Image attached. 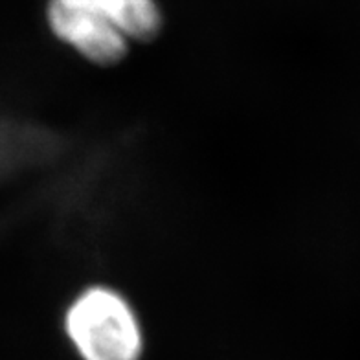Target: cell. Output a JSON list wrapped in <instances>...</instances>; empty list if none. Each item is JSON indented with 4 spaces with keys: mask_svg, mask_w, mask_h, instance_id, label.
<instances>
[{
    "mask_svg": "<svg viewBox=\"0 0 360 360\" xmlns=\"http://www.w3.org/2000/svg\"><path fill=\"white\" fill-rule=\"evenodd\" d=\"M65 335L81 360H140L143 329L124 294L107 285L81 290L65 311Z\"/></svg>",
    "mask_w": 360,
    "mask_h": 360,
    "instance_id": "1",
    "label": "cell"
},
{
    "mask_svg": "<svg viewBox=\"0 0 360 360\" xmlns=\"http://www.w3.org/2000/svg\"><path fill=\"white\" fill-rule=\"evenodd\" d=\"M131 41L149 43L160 34L162 13L155 0H86Z\"/></svg>",
    "mask_w": 360,
    "mask_h": 360,
    "instance_id": "3",
    "label": "cell"
},
{
    "mask_svg": "<svg viewBox=\"0 0 360 360\" xmlns=\"http://www.w3.org/2000/svg\"><path fill=\"white\" fill-rule=\"evenodd\" d=\"M46 17L52 34L92 65L112 67L127 56L129 39L86 0H48Z\"/></svg>",
    "mask_w": 360,
    "mask_h": 360,
    "instance_id": "2",
    "label": "cell"
}]
</instances>
